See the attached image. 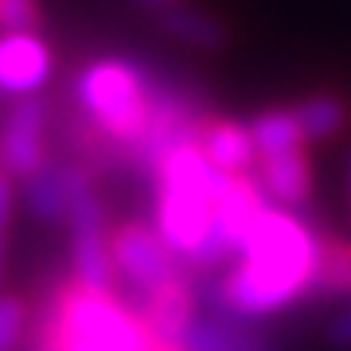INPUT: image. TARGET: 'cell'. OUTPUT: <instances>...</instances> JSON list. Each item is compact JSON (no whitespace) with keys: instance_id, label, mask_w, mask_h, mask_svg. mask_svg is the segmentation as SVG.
<instances>
[{"instance_id":"cell-1","label":"cell","mask_w":351,"mask_h":351,"mask_svg":"<svg viewBox=\"0 0 351 351\" xmlns=\"http://www.w3.org/2000/svg\"><path fill=\"white\" fill-rule=\"evenodd\" d=\"M320 246L324 242L301 219V211L265 203L230 274H223L215 285V308L254 324L297 304L313 289Z\"/></svg>"},{"instance_id":"cell-2","label":"cell","mask_w":351,"mask_h":351,"mask_svg":"<svg viewBox=\"0 0 351 351\" xmlns=\"http://www.w3.org/2000/svg\"><path fill=\"white\" fill-rule=\"evenodd\" d=\"M195 137L168 149V156L156 164V176H152V184H156V234L176 258H188V262H199L203 246H207L215 191L223 180V172H215L207 164Z\"/></svg>"},{"instance_id":"cell-3","label":"cell","mask_w":351,"mask_h":351,"mask_svg":"<svg viewBox=\"0 0 351 351\" xmlns=\"http://www.w3.org/2000/svg\"><path fill=\"white\" fill-rule=\"evenodd\" d=\"M75 101L78 117H86L110 145L133 152L149 129L152 78L145 66L106 55L75 75Z\"/></svg>"},{"instance_id":"cell-4","label":"cell","mask_w":351,"mask_h":351,"mask_svg":"<svg viewBox=\"0 0 351 351\" xmlns=\"http://www.w3.org/2000/svg\"><path fill=\"white\" fill-rule=\"evenodd\" d=\"M66 234H71V274L82 289L113 293V258H110V223L94 191L86 164L71 156V195H66Z\"/></svg>"},{"instance_id":"cell-5","label":"cell","mask_w":351,"mask_h":351,"mask_svg":"<svg viewBox=\"0 0 351 351\" xmlns=\"http://www.w3.org/2000/svg\"><path fill=\"white\" fill-rule=\"evenodd\" d=\"M110 258H113V277L129 289V301L145 297L156 285L172 281L180 274V258H176L156 226L149 223H121L110 230Z\"/></svg>"},{"instance_id":"cell-6","label":"cell","mask_w":351,"mask_h":351,"mask_svg":"<svg viewBox=\"0 0 351 351\" xmlns=\"http://www.w3.org/2000/svg\"><path fill=\"white\" fill-rule=\"evenodd\" d=\"M51 101L43 94L20 98L0 121V172L27 180L51 160Z\"/></svg>"},{"instance_id":"cell-7","label":"cell","mask_w":351,"mask_h":351,"mask_svg":"<svg viewBox=\"0 0 351 351\" xmlns=\"http://www.w3.org/2000/svg\"><path fill=\"white\" fill-rule=\"evenodd\" d=\"M55 59L36 32H4L0 36V98H32L51 82Z\"/></svg>"},{"instance_id":"cell-8","label":"cell","mask_w":351,"mask_h":351,"mask_svg":"<svg viewBox=\"0 0 351 351\" xmlns=\"http://www.w3.org/2000/svg\"><path fill=\"white\" fill-rule=\"evenodd\" d=\"M129 308L145 320V328H149L160 343H176V339L184 336V328L191 324V316L199 313V297H195V289H191L188 277L176 274L172 281L156 285L152 293L133 297Z\"/></svg>"},{"instance_id":"cell-9","label":"cell","mask_w":351,"mask_h":351,"mask_svg":"<svg viewBox=\"0 0 351 351\" xmlns=\"http://www.w3.org/2000/svg\"><path fill=\"white\" fill-rule=\"evenodd\" d=\"M176 343L184 351H277L262 328H254L250 320H239V316H226L219 308L195 313Z\"/></svg>"},{"instance_id":"cell-10","label":"cell","mask_w":351,"mask_h":351,"mask_svg":"<svg viewBox=\"0 0 351 351\" xmlns=\"http://www.w3.org/2000/svg\"><path fill=\"white\" fill-rule=\"evenodd\" d=\"M254 180L262 195L274 207H289V211H301L308 195H313V164L304 149H289V152H274V156H258L254 164Z\"/></svg>"},{"instance_id":"cell-11","label":"cell","mask_w":351,"mask_h":351,"mask_svg":"<svg viewBox=\"0 0 351 351\" xmlns=\"http://www.w3.org/2000/svg\"><path fill=\"white\" fill-rule=\"evenodd\" d=\"M195 141H199L207 164L223 176H246V172H254V164H258L250 129L242 125V121H230V117L203 121Z\"/></svg>"},{"instance_id":"cell-12","label":"cell","mask_w":351,"mask_h":351,"mask_svg":"<svg viewBox=\"0 0 351 351\" xmlns=\"http://www.w3.org/2000/svg\"><path fill=\"white\" fill-rule=\"evenodd\" d=\"M24 203L32 219L39 223H63L66 219V195H71V156H51L39 172L20 180Z\"/></svg>"},{"instance_id":"cell-13","label":"cell","mask_w":351,"mask_h":351,"mask_svg":"<svg viewBox=\"0 0 351 351\" xmlns=\"http://www.w3.org/2000/svg\"><path fill=\"white\" fill-rule=\"evenodd\" d=\"M156 24L176 43H184L191 51H207V55H215L230 43V27L219 16L203 12V8H188V4H172V8L156 12Z\"/></svg>"},{"instance_id":"cell-14","label":"cell","mask_w":351,"mask_h":351,"mask_svg":"<svg viewBox=\"0 0 351 351\" xmlns=\"http://www.w3.org/2000/svg\"><path fill=\"white\" fill-rule=\"evenodd\" d=\"M250 141L258 156H274V152H289V149H304L301 125L293 117V106H277V110H262L254 113L250 121Z\"/></svg>"},{"instance_id":"cell-15","label":"cell","mask_w":351,"mask_h":351,"mask_svg":"<svg viewBox=\"0 0 351 351\" xmlns=\"http://www.w3.org/2000/svg\"><path fill=\"white\" fill-rule=\"evenodd\" d=\"M293 117L301 125L304 145H320V141H332L339 129L348 125V106L332 94H313L293 106Z\"/></svg>"},{"instance_id":"cell-16","label":"cell","mask_w":351,"mask_h":351,"mask_svg":"<svg viewBox=\"0 0 351 351\" xmlns=\"http://www.w3.org/2000/svg\"><path fill=\"white\" fill-rule=\"evenodd\" d=\"M308 297H351V242H324Z\"/></svg>"},{"instance_id":"cell-17","label":"cell","mask_w":351,"mask_h":351,"mask_svg":"<svg viewBox=\"0 0 351 351\" xmlns=\"http://www.w3.org/2000/svg\"><path fill=\"white\" fill-rule=\"evenodd\" d=\"M27 328V304L16 293H0V351H16Z\"/></svg>"},{"instance_id":"cell-18","label":"cell","mask_w":351,"mask_h":351,"mask_svg":"<svg viewBox=\"0 0 351 351\" xmlns=\"http://www.w3.org/2000/svg\"><path fill=\"white\" fill-rule=\"evenodd\" d=\"M43 24L39 0H0V32H36Z\"/></svg>"},{"instance_id":"cell-19","label":"cell","mask_w":351,"mask_h":351,"mask_svg":"<svg viewBox=\"0 0 351 351\" xmlns=\"http://www.w3.org/2000/svg\"><path fill=\"white\" fill-rule=\"evenodd\" d=\"M16 207V180L0 172V281H4V258H8V226Z\"/></svg>"},{"instance_id":"cell-20","label":"cell","mask_w":351,"mask_h":351,"mask_svg":"<svg viewBox=\"0 0 351 351\" xmlns=\"http://www.w3.org/2000/svg\"><path fill=\"white\" fill-rule=\"evenodd\" d=\"M328 343L339 351H351V304L328 320Z\"/></svg>"},{"instance_id":"cell-21","label":"cell","mask_w":351,"mask_h":351,"mask_svg":"<svg viewBox=\"0 0 351 351\" xmlns=\"http://www.w3.org/2000/svg\"><path fill=\"white\" fill-rule=\"evenodd\" d=\"M141 8H152V12H164V8H172V4H184V0H137Z\"/></svg>"},{"instance_id":"cell-22","label":"cell","mask_w":351,"mask_h":351,"mask_svg":"<svg viewBox=\"0 0 351 351\" xmlns=\"http://www.w3.org/2000/svg\"><path fill=\"white\" fill-rule=\"evenodd\" d=\"M27 351H55V348H51L47 336H39V332H36V336H32V343H27Z\"/></svg>"},{"instance_id":"cell-23","label":"cell","mask_w":351,"mask_h":351,"mask_svg":"<svg viewBox=\"0 0 351 351\" xmlns=\"http://www.w3.org/2000/svg\"><path fill=\"white\" fill-rule=\"evenodd\" d=\"M348 195H351V156H348Z\"/></svg>"},{"instance_id":"cell-24","label":"cell","mask_w":351,"mask_h":351,"mask_svg":"<svg viewBox=\"0 0 351 351\" xmlns=\"http://www.w3.org/2000/svg\"><path fill=\"white\" fill-rule=\"evenodd\" d=\"M0 101H4V98H0Z\"/></svg>"}]
</instances>
